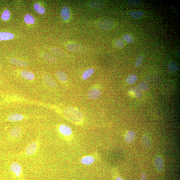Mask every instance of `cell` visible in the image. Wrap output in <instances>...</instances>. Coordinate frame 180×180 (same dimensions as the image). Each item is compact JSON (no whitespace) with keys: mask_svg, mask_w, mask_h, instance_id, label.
I'll use <instances>...</instances> for the list:
<instances>
[{"mask_svg":"<svg viewBox=\"0 0 180 180\" xmlns=\"http://www.w3.org/2000/svg\"><path fill=\"white\" fill-rule=\"evenodd\" d=\"M64 115L69 120L74 123L81 122L83 119L82 112L77 108L74 107L66 108L64 110Z\"/></svg>","mask_w":180,"mask_h":180,"instance_id":"1","label":"cell"},{"mask_svg":"<svg viewBox=\"0 0 180 180\" xmlns=\"http://www.w3.org/2000/svg\"><path fill=\"white\" fill-rule=\"evenodd\" d=\"M67 49L73 53H85L86 51L85 47L77 43L70 44L68 45Z\"/></svg>","mask_w":180,"mask_h":180,"instance_id":"2","label":"cell"},{"mask_svg":"<svg viewBox=\"0 0 180 180\" xmlns=\"http://www.w3.org/2000/svg\"><path fill=\"white\" fill-rule=\"evenodd\" d=\"M114 22L112 20L106 19L102 20L98 24V28L102 30H107L111 29L114 26Z\"/></svg>","mask_w":180,"mask_h":180,"instance_id":"3","label":"cell"},{"mask_svg":"<svg viewBox=\"0 0 180 180\" xmlns=\"http://www.w3.org/2000/svg\"><path fill=\"white\" fill-rule=\"evenodd\" d=\"M39 148V144L36 141L33 142L27 146L25 153L26 155L32 156L35 153Z\"/></svg>","mask_w":180,"mask_h":180,"instance_id":"4","label":"cell"},{"mask_svg":"<svg viewBox=\"0 0 180 180\" xmlns=\"http://www.w3.org/2000/svg\"><path fill=\"white\" fill-rule=\"evenodd\" d=\"M10 168L16 177H20L22 172V168L20 164L17 162H14L10 165Z\"/></svg>","mask_w":180,"mask_h":180,"instance_id":"5","label":"cell"},{"mask_svg":"<svg viewBox=\"0 0 180 180\" xmlns=\"http://www.w3.org/2000/svg\"><path fill=\"white\" fill-rule=\"evenodd\" d=\"M22 129L20 127H16L12 129L10 132V136L12 139H18L22 134Z\"/></svg>","mask_w":180,"mask_h":180,"instance_id":"6","label":"cell"},{"mask_svg":"<svg viewBox=\"0 0 180 180\" xmlns=\"http://www.w3.org/2000/svg\"><path fill=\"white\" fill-rule=\"evenodd\" d=\"M59 131L64 136L68 137L72 134V131L70 127L65 125H61L59 127Z\"/></svg>","mask_w":180,"mask_h":180,"instance_id":"7","label":"cell"},{"mask_svg":"<svg viewBox=\"0 0 180 180\" xmlns=\"http://www.w3.org/2000/svg\"><path fill=\"white\" fill-rule=\"evenodd\" d=\"M101 95V92L98 89H93L89 91L87 93V97L90 99H97Z\"/></svg>","mask_w":180,"mask_h":180,"instance_id":"8","label":"cell"},{"mask_svg":"<svg viewBox=\"0 0 180 180\" xmlns=\"http://www.w3.org/2000/svg\"><path fill=\"white\" fill-rule=\"evenodd\" d=\"M61 16L63 20L67 21L70 19V9L66 6L63 7L61 10Z\"/></svg>","mask_w":180,"mask_h":180,"instance_id":"9","label":"cell"},{"mask_svg":"<svg viewBox=\"0 0 180 180\" xmlns=\"http://www.w3.org/2000/svg\"><path fill=\"white\" fill-rule=\"evenodd\" d=\"M155 165L156 168L158 171H161L164 168V163L162 158L160 155L157 156L155 159Z\"/></svg>","mask_w":180,"mask_h":180,"instance_id":"10","label":"cell"},{"mask_svg":"<svg viewBox=\"0 0 180 180\" xmlns=\"http://www.w3.org/2000/svg\"><path fill=\"white\" fill-rule=\"evenodd\" d=\"M43 79L45 83L49 87L52 88L56 87V84L55 81L49 75L47 74L44 75Z\"/></svg>","mask_w":180,"mask_h":180,"instance_id":"11","label":"cell"},{"mask_svg":"<svg viewBox=\"0 0 180 180\" xmlns=\"http://www.w3.org/2000/svg\"><path fill=\"white\" fill-rule=\"evenodd\" d=\"M10 63L14 65L20 67L26 68L28 66L27 63L21 60L12 58L9 60Z\"/></svg>","mask_w":180,"mask_h":180,"instance_id":"12","label":"cell"},{"mask_svg":"<svg viewBox=\"0 0 180 180\" xmlns=\"http://www.w3.org/2000/svg\"><path fill=\"white\" fill-rule=\"evenodd\" d=\"M135 133L134 132L130 131H127L125 136V142L127 143H131L133 141L135 138Z\"/></svg>","mask_w":180,"mask_h":180,"instance_id":"13","label":"cell"},{"mask_svg":"<svg viewBox=\"0 0 180 180\" xmlns=\"http://www.w3.org/2000/svg\"><path fill=\"white\" fill-rule=\"evenodd\" d=\"M95 159L93 156H85L81 159V162L83 164L89 165L95 162Z\"/></svg>","mask_w":180,"mask_h":180,"instance_id":"14","label":"cell"},{"mask_svg":"<svg viewBox=\"0 0 180 180\" xmlns=\"http://www.w3.org/2000/svg\"><path fill=\"white\" fill-rule=\"evenodd\" d=\"M24 119V116L21 114H14L10 115L7 118L8 120L9 121H20Z\"/></svg>","mask_w":180,"mask_h":180,"instance_id":"15","label":"cell"},{"mask_svg":"<svg viewBox=\"0 0 180 180\" xmlns=\"http://www.w3.org/2000/svg\"><path fill=\"white\" fill-rule=\"evenodd\" d=\"M14 35L12 33L7 32H0V41H7L14 39Z\"/></svg>","mask_w":180,"mask_h":180,"instance_id":"16","label":"cell"},{"mask_svg":"<svg viewBox=\"0 0 180 180\" xmlns=\"http://www.w3.org/2000/svg\"><path fill=\"white\" fill-rule=\"evenodd\" d=\"M141 142L144 148H149L152 146V142L149 137L147 135H144L142 138Z\"/></svg>","mask_w":180,"mask_h":180,"instance_id":"17","label":"cell"},{"mask_svg":"<svg viewBox=\"0 0 180 180\" xmlns=\"http://www.w3.org/2000/svg\"><path fill=\"white\" fill-rule=\"evenodd\" d=\"M20 74L24 78L28 80H32L35 78V75L32 72L27 70H23L20 72Z\"/></svg>","mask_w":180,"mask_h":180,"instance_id":"18","label":"cell"},{"mask_svg":"<svg viewBox=\"0 0 180 180\" xmlns=\"http://www.w3.org/2000/svg\"><path fill=\"white\" fill-rule=\"evenodd\" d=\"M129 91L134 94L135 97L137 98H140L141 96V91L137 87L135 86L130 87L129 89Z\"/></svg>","mask_w":180,"mask_h":180,"instance_id":"19","label":"cell"},{"mask_svg":"<svg viewBox=\"0 0 180 180\" xmlns=\"http://www.w3.org/2000/svg\"><path fill=\"white\" fill-rule=\"evenodd\" d=\"M95 70L93 68H89L86 70H85L82 75V78L84 80H86L91 76L94 72Z\"/></svg>","mask_w":180,"mask_h":180,"instance_id":"20","label":"cell"},{"mask_svg":"<svg viewBox=\"0 0 180 180\" xmlns=\"http://www.w3.org/2000/svg\"><path fill=\"white\" fill-rule=\"evenodd\" d=\"M129 15L132 18H139L142 17L144 15V14L143 12L139 10H135L130 12Z\"/></svg>","mask_w":180,"mask_h":180,"instance_id":"21","label":"cell"},{"mask_svg":"<svg viewBox=\"0 0 180 180\" xmlns=\"http://www.w3.org/2000/svg\"><path fill=\"white\" fill-rule=\"evenodd\" d=\"M179 68L178 65L175 62H171L167 66V69L171 73H173L177 71Z\"/></svg>","mask_w":180,"mask_h":180,"instance_id":"22","label":"cell"},{"mask_svg":"<svg viewBox=\"0 0 180 180\" xmlns=\"http://www.w3.org/2000/svg\"><path fill=\"white\" fill-rule=\"evenodd\" d=\"M56 76L60 80L62 81H65L68 78L67 75L66 73L62 70L58 71L56 73Z\"/></svg>","mask_w":180,"mask_h":180,"instance_id":"23","label":"cell"},{"mask_svg":"<svg viewBox=\"0 0 180 180\" xmlns=\"http://www.w3.org/2000/svg\"><path fill=\"white\" fill-rule=\"evenodd\" d=\"M51 51L53 54L59 57L64 58L66 55L64 51L58 48H53L51 49Z\"/></svg>","mask_w":180,"mask_h":180,"instance_id":"24","label":"cell"},{"mask_svg":"<svg viewBox=\"0 0 180 180\" xmlns=\"http://www.w3.org/2000/svg\"><path fill=\"white\" fill-rule=\"evenodd\" d=\"M137 77L135 74H131L128 76L126 79V82L129 85H133L137 81Z\"/></svg>","mask_w":180,"mask_h":180,"instance_id":"25","label":"cell"},{"mask_svg":"<svg viewBox=\"0 0 180 180\" xmlns=\"http://www.w3.org/2000/svg\"><path fill=\"white\" fill-rule=\"evenodd\" d=\"M35 10L38 13L41 14H43L45 12V8L42 7L38 3H35L34 5Z\"/></svg>","mask_w":180,"mask_h":180,"instance_id":"26","label":"cell"},{"mask_svg":"<svg viewBox=\"0 0 180 180\" xmlns=\"http://www.w3.org/2000/svg\"><path fill=\"white\" fill-rule=\"evenodd\" d=\"M137 87L141 91H146L149 89V85L145 81H142L139 83Z\"/></svg>","mask_w":180,"mask_h":180,"instance_id":"27","label":"cell"},{"mask_svg":"<svg viewBox=\"0 0 180 180\" xmlns=\"http://www.w3.org/2000/svg\"><path fill=\"white\" fill-rule=\"evenodd\" d=\"M104 2L102 1H93L90 4V6L92 8H98L102 7L104 5Z\"/></svg>","mask_w":180,"mask_h":180,"instance_id":"28","label":"cell"},{"mask_svg":"<svg viewBox=\"0 0 180 180\" xmlns=\"http://www.w3.org/2000/svg\"><path fill=\"white\" fill-rule=\"evenodd\" d=\"M24 20L25 22L28 24H33L35 22L34 18L30 14H27L25 16Z\"/></svg>","mask_w":180,"mask_h":180,"instance_id":"29","label":"cell"},{"mask_svg":"<svg viewBox=\"0 0 180 180\" xmlns=\"http://www.w3.org/2000/svg\"><path fill=\"white\" fill-rule=\"evenodd\" d=\"M44 57L46 60L51 63H54L56 62V58L49 54L45 53L44 54Z\"/></svg>","mask_w":180,"mask_h":180,"instance_id":"30","label":"cell"},{"mask_svg":"<svg viewBox=\"0 0 180 180\" xmlns=\"http://www.w3.org/2000/svg\"><path fill=\"white\" fill-rule=\"evenodd\" d=\"M127 3L128 5L132 6H139L141 5V1L137 0H130L127 1Z\"/></svg>","mask_w":180,"mask_h":180,"instance_id":"31","label":"cell"},{"mask_svg":"<svg viewBox=\"0 0 180 180\" xmlns=\"http://www.w3.org/2000/svg\"><path fill=\"white\" fill-rule=\"evenodd\" d=\"M10 16V12L8 10L6 9L2 14L1 17L3 20L7 21L9 19Z\"/></svg>","mask_w":180,"mask_h":180,"instance_id":"32","label":"cell"},{"mask_svg":"<svg viewBox=\"0 0 180 180\" xmlns=\"http://www.w3.org/2000/svg\"><path fill=\"white\" fill-rule=\"evenodd\" d=\"M143 60V56H140L137 58L135 63V66L137 67H139L141 65Z\"/></svg>","mask_w":180,"mask_h":180,"instance_id":"33","label":"cell"},{"mask_svg":"<svg viewBox=\"0 0 180 180\" xmlns=\"http://www.w3.org/2000/svg\"><path fill=\"white\" fill-rule=\"evenodd\" d=\"M123 39L128 43H131L133 42V39L132 37L130 35L128 34H125L122 37Z\"/></svg>","mask_w":180,"mask_h":180,"instance_id":"34","label":"cell"},{"mask_svg":"<svg viewBox=\"0 0 180 180\" xmlns=\"http://www.w3.org/2000/svg\"><path fill=\"white\" fill-rule=\"evenodd\" d=\"M115 45L117 47L120 48H122L124 46V42L122 39H119L116 41L115 43Z\"/></svg>","mask_w":180,"mask_h":180,"instance_id":"35","label":"cell"},{"mask_svg":"<svg viewBox=\"0 0 180 180\" xmlns=\"http://www.w3.org/2000/svg\"><path fill=\"white\" fill-rule=\"evenodd\" d=\"M141 180H147L145 173L143 172L141 174Z\"/></svg>","mask_w":180,"mask_h":180,"instance_id":"36","label":"cell"},{"mask_svg":"<svg viewBox=\"0 0 180 180\" xmlns=\"http://www.w3.org/2000/svg\"><path fill=\"white\" fill-rule=\"evenodd\" d=\"M115 180H125L124 179H123L121 177L119 176H117L115 177Z\"/></svg>","mask_w":180,"mask_h":180,"instance_id":"37","label":"cell"},{"mask_svg":"<svg viewBox=\"0 0 180 180\" xmlns=\"http://www.w3.org/2000/svg\"><path fill=\"white\" fill-rule=\"evenodd\" d=\"M178 55L180 57V49H179L178 51Z\"/></svg>","mask_w":180,"mask_h":180,"instance_id":"38","label":"cell"}]
</instances>
